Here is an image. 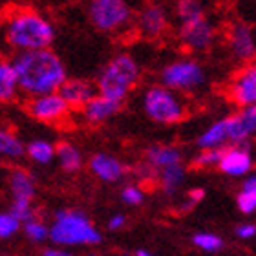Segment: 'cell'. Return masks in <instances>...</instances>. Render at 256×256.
<instances>
[{
    "instance_id": "cell-33",
    "label": "cell",
    "mask_w": 256,
    "mask_h": 256,
    "mask_svg": "<svg viewBox=\"0 0 256 256\" xmlns=\"http://www.w3.org/2000/svg\"><path fill=\"white\" fill-rule=\"evenodd\" d=\"M205 198V190L200 187L196 188H190V190L187 192V203H185V208L192 207V205H196V203H200Z\"/></svg>"
},
{
    "instance_id": "cell-16",
    "label": "cell",
    "mask_w": 256,
    "mask_h": 256,
    "mask_svg": "<svg viewBox=\"0 0 256 256\" xmlns=\"http://www.w3.org/2000/svg\"><path fill=\"white\" fill-rule=\"evenodd\" d=\"M230 144H246L256 136V104L240 108L229 116Z\"/></svg>"
},
{
    "instance_id": "cell-4",
    "label": "cell",
    "mask_w": 256,
    "mask_h": 256,
    "mask_svg": "<svg viewBox=\"0 0 256 256\" xmlns=\"http://www.w3.org/2000/svg\"><path fill=\"white\" fill-rule=\"evenodd\" d=\"M48 240L57 247L97 246L102 242V236L84 212L77 208H60L50 225Z\"/></svg>"
},
{
    "instance_id": "cell-32",
    "label": "cell",
    "mask_w": 256,
    "mask_h": 256,
    "mask_svg": "<svg viewBox=\"0 0 256 256\" xmlns=\"http://www.w3.org/2000/svg\"><path fill=\"white\" fill-rule=\"evenodd\" d=\"M234 234L240 238V240H251L256 236V225L251 224V222H246V224L236 225Z\"/></svg>"
},
{
    "instance_id": "cell-19",
    "label": "cell",
    "mask_w": 256,
    "mask_h": 256,
    "mask_svg": "<svg viewBox=\"0 0 256 256\" xmlns=\"http://www.w3.org/2000/svg\"><path fill=\"white\" fill-rule=\"evenodd\" d=\"M230 144V121L229 116L222 119H216L214 123L208 124L196 139V146L200 150L216 148L222 150Z\"/></svg>"
},
{
    "instance_id": "cell-12",
    "label": "cell",
    "mask_w": 256,
    "mask_h": 256,
    "mask_svg": "<svg viewBox=\"0 0 256 256\" xmlns=\"http://www.w3.org/2000/svg\"><path fill=\"white\" fill-rule=\"evenodd\" d=\"M225 42H227L229 54L238 62H254L256 35L254 30L249 24H246V22H232V24H229L227 32H225Z\"/></svg>"
},
{
    "instance_id": "cell-35",
    "label": "cell",
    "mask_w": 256,
    "mask_h": 256,
    "mask_svg": "<svg viewBox=\"0 0 256 256\" xmlns=\"http://www.w3.org/2000/svg\"><path fill=\"white\" fill-rule=\"evenodd\" d=\"M42 256H75L72 254L70 251H66L64 247H48V249H44L42 251Z\"/></svg>"
},
{
    "instance_id": "cell-11",
    "label": "cell",
    "mask_w": 256,
    "mask_h": 256,
    "mask_svg": "<svg viewBox=\"0 0 256 256\" xmlns=\"http://www.w3.org/2000/svg\"><path fill=\"white\" fill-rule=\"evenodd\" d=\"M225 94L238 110L256 104V62L242 64L225 86Z\"/></svg>"
},
{
    "instance_id": "cell-17",
    "label": "cell",
    "mask_w": 256,
    "mask_h": 256,
    "mask_svg": "<svg viewBox=\"0 0 256 256\" xmlns=\"http://www.w3.org/2000/svg\"><path fill=\"white\" fill-rule=\"evenodd\" d=\"M144 165H148L152 170L158 174L160 170L166 168V166L178 165L183 163V150L176 144H150L148 148L144 150Z\"/></svg>"
},
{
    "instance_id": "cell-36",
    "label": "cell",
    "mask_w": 256,
    "mask_h": 256,
    "mask_svg": "<svg viewBox=\"0 0 256 256\" xmlns=\"http://www.w3.org/2000/svg\"><path fill=\"white\" fill-rule=\"evenodd\" d=\"M136 256H154L150 251H146V249H138L136 251Z\"/></svg>"
},
{
    "instance_id": "cell-20",
    "label": "cell",
    "mask_w": 256,
    "mask_h": 256,
    "mask_svg": "<svg viewBox=\"0 0 256 256\" xmlns=\"http://www.w3.org/2000/svg\"><path fill=\"white\" fill-rule=\"evenodd\" d=\"M8 182H10V192L13 202H16V200L33 202L37 185H35V178L32 176V172H28L26 168H13L10 172Z\"/></svg>"
},
{
    "instance_id": "cell-25",
    "label": "cell",
    "mask_w": 256,
    "mask_h": 256,
    "mask_svg": "<svg viewBox=\"0 0 256 256\" xmlns=\"http://www.w3.org/2000/svg\"><path fill=\"white\" fill-rule=\"evenodd\" d=\"M24 154L37 165H50L55 161V143L50 139H33L26 144Z\"/></svg>"
},
{
    "instance_id": "cell-14",
    "label": "cell",
    "mask_w": 256,
    "mask_h": 256,
    "mask_svg": "<svg viewBox=\"0 0 256 256\" xmlns=\"http://www.w3.org/2000/svg\"><path fill=\"white\" fill-rule=\"evenodd\" d=\"M121 102L112 101L108 97H102L99 94L92 97L90 101L86 102L84 106L80 108V119L82 123H86L88 126H101V124L108 123L110 119H114L121 110Z\"/></svg>"
},
{
    "instance_id": "cell-15",
    "label": "cell",
    "mask_w": 256,
    "mask_h": 256,
    "mask_svg": "<svg viewBox=\"0 0 256 256\" xmlns=\"http://www.w3.org/2000/svg\"><path fill=\"white\" fill-rule=\"evenodd\" d=\"M88 168L102 183H118L126 176V165L118 156L106 152H96L88 160Z\"/></svg>"
},
{
    "instance_id": "cell-9",
    "label": "cell",
    "mask_w": 256,
    "mask_h": 256,
    "mask_svg": "<svg viewBox=\"0 0 256 256\" xmlns=\"http://www.w3.org/2000/svg\"><path fill=\"white\" fill-rule=\"evenodd\" d=\"M134 30L146 40H161L170 33V13L158 0L144 2L134 15Z\"/></svg>"
},
{
    "instance_id": "cell-37",
    "label": "cell",
    "mask_w": 256,
    "mask_h": 256,
    "mask_svg": "<svg viewBox=\"0 0 256 256\" xmlns=\"http://www.w3.org/2000/svg\"><path fill=\"white\" fill-rule=\"evenodd\" d=\"M88 256H97V254H88Z\"/></svg>"
},
{
    "instance_id": "cell-7",
    "label": "cell",
    "mask_w": 256,
    "mask_h": 256,
    "mask_svg": "<svg viewBox=\"0 0 256 256\" xmlns=\"http://www.w3.org/2000/svg\"><path fill=\"white\" fill-rule=\"evenodd\" d=\"M207 82V72L196 59L183 57L166 62L160 72V84L180 96H190Z\"/></svg>"
},
{
    "instance_id": "cell-6",
    "label": "cell",
    "mask_w": 256,
    "mask_h": 256,
    "mask_svg": "<svg viewBox=\"0 0 256 256\" xmlns=\"http://www.w3.org/2000/svg\"><path fill=\"white\" fill-rule=\"evenodd\" d=\"M88 20L99 33L119 35L134 26V11L128 0H90Z\"/></svg>"
},
{
    "instance_id": "cell-3",
    "label": "cell",
    "mask_w": 256,
    "mask_h": 256,
    "mask_svg": "<svg viewBox=\"0 0 256 256\" xmlns=\"http://www.w3.org/2000/svg\"><path fill=\"white\" fill-rule=\"evenodd\" d=\"M143 70L132 54L119 52L108 60L97 75L96 90L99 96L123 104L130 94L141 82Z\"/></svg>"
},
{
    "instance_id": "cell-13",
    "label": "cell",
    "mask_w": 256,
    "mask_h": 256,
    "mask_svg": "<svg viewBox=\"0 0 256 256\" xmlns=\"http://www.w3.org/2000/svg\"><path fill=\"white\" fill-rule=\"evenodd\" d=\"M252 166H254V156H252L249 143L229 144V146L222 148L218 168L224 172L225 176L246 178L251 174Z\"/></svg>"
},
{
    "instance_id": "cell-31",
    "label": "cell",
    "mask_w": 256,
    "mask_h": 256,
    "mask_svg": "<svg viewBox=\"0 0 256 256\" xmlns=\"http://www.w3.org/2000/svg\"><path fill=\"white\" fill-rule=\"evenodd\" d=\"M22 229V224L8 210V212H0V240H8Z\"/></svg>"
},
{
    "instance_id": "cell-34",
    "label": "cell",
    "mask_w": 256,
    "mask_h": 256,
    "mask_svg": "<svg viewBox=\"0 0 256 256\" xmlns=\"http://www.w3.org/2000/svg\"><path fill=\"white\" fill-rule=\"evenodd\" d=\"M126 225V216L124 214H114L112 218L108 220V229L110 230H119Z\"/></svg>"
},
{
    "instance_id": "cell-10",
    "label": "cell",
    "mask_w": 256,
    "mask_h": 256,
    "mask_svg": "<svg viewBox=\"0 0 256 256\" xmlns=\"http://www.w3.org/2000/svg\"><path fill=\"white\" fill-rule=\"evenodd\" d=\"M30 118L44 124H60L70 118L72 108L66 104L59 92L46 94V96L30 97L26 104Z\"/></svg>"
},
{
    "instance_id": "cell-21",
    "label": "cell",
    "mask_w": 256,
    "mask_h": 256,
    "mask_svg": "<svg viewBox=\"0 0 256 256\" xmlns=\"http://www.w3.org/2000/svg\"><path fill=\"white\" fill-rule=\"evenodd\" d=\"M55 160H57L60 168L68 174L79 172L84 165V156H82L79 146L72 141H60L55 144Z\"/></svg>"
},
{
    "instance_id": "cell-18",
    "label": "cell",
    "mask_w": 256,
    "mask_h": 256,
    "mask_svg": "<svg viewBox=\"0 0 256 256\" xmlns=\"http://www.w3.org/2000/svg\"><path fill=\"white\" fill-rule=\"evenodd\" d=\"M59 94L72 110H80L96 96V84L86 79H66L59 88Z\"/></svg>"
},
{
    "instance_id": "cell-30",
    "label": "cell",
    "mask_w": 256,
    "mask_h": 256,
    "mask_svg": "<svg viewBox=\"0 0 256 256\" xmlns=\"http://www.w3.org/2000/svg\"><path fill=\"white\" fill-rule=\"evenodd\" d=\"M121 202L128 207H139L144 202V190L138 183H128L121 188Z\"/></svg>"
},
{
    "instance_id": "cell-8",
    "label": "cell",
    "mask_w": 256,
    "mask_h": 256,
    "mask_svg": "<svg viewBox=\"0 0 256 256\" xmlns=\"http://www.w3.org/2000/svg\"><path fill=\"white\" fill-rule=\"evenodd\" d=\"M176 22L178 42L188 54H205L216 42V26L207 11Z\"/></svg>"
},
{
    "instance_id": "cell-29",
    "label": "cell",
    "mask_w": 256,
    "mask_h": 256,
    "mask_svg": "<svg viewBox=\"0 0 256 256\" xmlns=\"http://www.w3.org/2000/svg\"><path fill=\"white\" fill-rule=\"evenodd\" d=\"M220 156H222V150H216V148L200 150V152L192 158L190 165L194 166V168H214V166H218V163H220Z\"/></svg>"
},
{
    "instance_id": "cell-5",
    "label": "cell",
    "mask_w": 256,
    "mask_h": 256,
    "mask_svg": "<svg viewBox=\"0 0 256 256\" xmlns=\"http://www.w3.org/2000/svg\"><path fill=\"white\" fill-rule=\"evenodd\" d=\"M144 116L158 124H178L188 116L187 102L163 84H152L143 94Z\"/></svg>"
},
{
    "instance_id": "cell-23",
    "label": "cell",
    "mask_w": 256,
    "mask_h": 256,
    "mask_svg": "<svg viewBox=\"0 0 256 256\" xmlns=\"http://www.w3.org/2000/svg\"><path fill=\"white\" fill-rule=\"evenodd\" d=\"M185 178H187V168L183 163H178V165L166 166L163 170L158 172V182H160V188L165 192L166 196H172L176 194L182 185L185 183Z\"/></svg>"
},
{
    "instance_id": "cell-28",
    "label": "cell",
    "mask_w": 256,
    "mask_h": 256,
    "mask_svg": "<svg viewBox=\"0 0 256 256\" xmlns=\"http://www.w3.org/2000/svg\"><path fill=\"white\" fill-rule=\"evenodd\" d=\"M192 244L205 252H218L224 249V238L214 232H196L192 236Z\"/></svg>"
},
{
    "instance_id": "cell-26",
    "label": "cell",
    "mask_w": 256,
    "mask_h": 256,
    "mask_svg": "<svg viewBox=\"0 0 256 256\" xmlns=\"http://www.w3.org/2000/svg\"><path fill=\"white\" fill-rule=\"evenodd\" d=\"M236 205L242 214L256 212V174H249L244 178L242 188L236 196Z\"/></svg>"
},
{
    "instance_id": "cell-1",
    "label": "cell",
    "mask_w": 256,
    "mask_h": 256,
    "mask_svg": "<svg viewBox=\"0 0 256 256\" xmlns=\"http://www.w3.org/2000/svg\"><path fill=\"white\" fill-rule=\"evenodd\" d=\"M11 62L16 72L20 94L28 99L59 92L68 79L62 59L52 48L16 54Z\"/></svg>"
},
{
    "instance_id": "cell-27",
    "label": "cell",
    "mask_w": 256,
    "mask_h": 256,
    "mask_svg": "<svg viewBox=\"0 0 256 256\" xmlns=\"http://www.w3.org/2000/svg\"><path fill=\"white\" fill-rule=\"evenodd\" d=\"M22 230L28 236V240L35 242V244H42L44 240L50 238V227L44 224L42 220H38L37 216L24 222L22 224Z\"/></svg>"
},
{
    "instance_id": "cell-24",
    "label": "cell",
    "mask_w": 256,
    "mask_h": 256,
    "mask_svg": "<svg viewBox=\"0 0 256 256\" xmlns=\"http://www.w3.org/2000/svg\"><path fill=\"white\" fill-rule=\"evenodd\" d=\"M26 144L22 143V139L15 132H11L10 128L0 124V158L2 160H20L24 156Z\"/></svg>"
},
{
    "instance_id": "cell-22",
    "label": "cell",
    "mask_w": 256,
    "mask_h": 256,
    "mask_svg": "<svg viewBox=\"0 0 256 256\" xmlns=\"http://www.w3.org/2000/svg\"><path fill=\"white\" fill-rule=\"evenodd\" d=\"M20 96L16 72L11 60H0V104H10Z\"/></svg>"
},
{
    "instance_id": "cell-2",
    "label": "cell",
    "mask_w": 256,
    "mask_h": 256,
    "mask_svg": "<svg viewBox=\"0 0 256 256\" xmlns=\"http://www.w3.org/2000/svg\"><path fill=\"white\" fill-rule=\"evenodd\" d=\"M6 40L16 54L52 48L57 32L54 22L30 8H16L4 20Z\"/></svg>"
}]
</instances>
